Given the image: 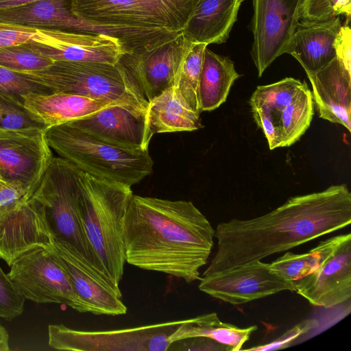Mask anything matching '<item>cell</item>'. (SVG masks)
Returning a JSON list of instances; mask_svg holds the SVG:
<instances>
[{"mask_svg": "<svg viewBox=\"0 0 351 351\" xmlns=\"http://www.w3.org/2000/svg\"><path fill=\"white\" fill-rule=\"evenodd\" d=\"M240 77L229 58L206 47L197 86L200 112L212 111L225 102L232 86Z\"/></svg>", "mask_w": 351, "mask_h": 351, "instance_id": "25", "label": "cell"}, {"mask_svg": "<svg viewBox=\"0 0 351 351\" xmlns=\"http://www.w3.org/2000/svg\"><path fill=\"white\" fill-rule=\"evenodd\" d=\"M176 341L181 346L178 350L229 351L226 346L208 337H191Z\"/></svg>", "mask_w": 351, "mask_h": 351, "instance_id": "41", "label": "cell"}, {"mask_svg": "<svg viewBox=\"0 0 351 351\" xmlns=\"http://www.w3.org/2000/svg\"><path fill=\"white\" fill-rule=\"evenodd\" d=\"M199 289L217 300L240 305L283 291H294V282L285 280L261 261L199 277Z\"/></svg>", "mask_w": 351, "mask_h": 351, "instance_id": "12", "label": "cell"}, {"mask_svg": "<svg viewBox=\"0 0 351 351\" xmlns=\"http://www.w3.org/2000/svg\"><path fill=\"white\" fill-rule=\"evenodd\" d=\"M23 103L47 128L87 117L109 106L117 105L63 93H30L23 96Z\"/></svg>", "mask_w": 351, "mask_h": 351, "instance_id": "23", "label": "cell"}, {"mask_svg": "<svg viewBox=\"0 0 351 351\" xmlns=\"http://www.w3.org/2000/svg\"><path fill=\"white\" fill-rule=\"evenodd\" d=\"M66 123L130 149L148 150L153 136L149 129L146 112L121 105L109 106Z\"/></svg>", "mask_w": 351, "mask_h": 351, "instance_id": "18", "label": "cell"}, {"mask_svg": "<svg viewBox=\"0 0 351 351\" xmlns=\"http://www.w3.org/2000/svg\"><path fill=\"white\" fill-rule=\"evenodd\" d=\"M27 194H33L21 183L5 180L0 176V208L10 204Z\"/></svg>", "mask_w": 351, "mask_h": 351, "instance_id": "39", "label": "cell"}, {"mask_svg": "<svg viewBox=\"0 0 351 351\" xmlns=\"http://www.w3.org/2000/svg\"><path fill=\"white\" fill-rule=\"evenodd\" d=\"M0 21L36 29H49L68 32L119 35L114 27L88 23L77 16L72 0H40L0 10Z\"/></svg>", "mask_w": 351, "mask_h": 351, "instance_id": "19", "label": "cell"}, {"mask_svg": "<svg viewBox=\"0 0 351 351\" xmlns=\"http://www.w3.org/2000/svg\"><path fill=\"white\" fill-rule=\"evenodd\" d=\"M199 1L72 0V10L93 25L182 33Z\"/></svg>", "mask_w": 351, "mask_h": 351, "instance_id": "7", "label": "cell"}, {"mask_svg": "<svg viewBox=\"0 0 351 351\" xmlns=\"http://www.w3.org/2000/svg\"><path fill=\"white\" fill-rule=\"evenodd\" d=\"M80 172L71 162L53 156L32 195L44 206L54 237L71 245L90 265L105 275L87 243L79 219Z\"/></svg>", "mask_w": 351, "mask_h": 351, "instance_id": "6", "label": "cell"}, {"mask_svg": "<svg viewBox=\"0 0 351 351\" xmlns=\"http://www.w3.org/2000/svg\"><path fill=\"white\" fill-rule=\"evenodd\" d=\"M45 134L51 149L97 178L132 186L152 172L148 150L126 149L68 123L47 128Z\"/></svg>", "mask_w": 351, "mask_h": 351, "instance_id": "4", "label": "cell"}, {"mask_svg": "<svg viewBox=\"0 0 351 351\" xmlns=\"http://www.w3.org/2000/svg\"><path fill=\"white\" fill-rule=\"evenodd\" d=\"M37 29L0 21V48L29 43Z\"/></svg>", "mask_w": 351, "mask_h": 351, "instance_id": "38", "label": "cell"}, {"mask_svg": "<svg viewBox=\"0 0 351 351\" xmlns=\"http://www.w3.org/2000/svg\"><path fill=\"white\" fill-rule=\"evenodd\" d=\"M339 16L326 21L300 20L289 45L291 54L306 74L315 73L336 57V38L341 27Z\"/></svg>", "mask_w": 351, "mask_h": 351, "instance_id": "21", "label": "cell"}, {"mask_svg": "<svg viewBox=\"0 0 351 351\" xmlns=\"http://www.w3.org/2000/svg\"><path fill=\"white\" fill-rule=\"evenodd\" d=\"M53 63L27 43L0 48V65L17 73L43 70Z\"/></svg>", "mask_w": 351, "mask_h": 351, "instance_id": "30", "label": "cell"}, {"mask_svg": "<svg viewBox=\"0 0 351 351\" xmlns=\"http://www.w3.org/2000/svg\"><path fill=\"white\" fill-rule=\"evenodd\" d=\"M20 73L51 93L77 95L147 111L148 104L135 93L114 64L53 61L45 69Z\"/></svg>", "mask_w": 351, "mask_h": 351, "instance_id": "5", "label": "cell"}, {"mask_svg": "<svg viewBox=\"0 0 351 351\" xmlns=\"http://www.w3.org/2000/svg\"><path fill=\"white\" fill-rule=\"evenodd\" d=\"M0 91L23 99L30 93H51L45 86L30 81L20 73L0 65Z\"/></svg>", "mask_w": 351, "mask_h": 351, "instance_id": "35", "label": "cell"}, {"mask_svg": "<svg viewBox=\"0 0 351 351\" xmlns=\"http://www.w3.org/2000/svg\"><path fill=\"white\" fill-rule=\"evenodd\" d=\"M53 239L45 207L32 194L0 208V258L8 265L31 249H48Z\"/></svg>", "mask_w": 351, "mask_h": 351, "instance_id": "14", "label": "cell"}, {"mask_svg": "<svg viewBox=\"0 0 351 351\" xmlns=\"http://www.w3.org/2000/svg\"><path fill=\"white\" fill-rule=\"evenodd\" d=\"M38 1L40 0H0V10L27 4Z\"/></svg>", "mask_w": 351, "mask_h": 351, "instance_id": "42", "label": "cell"}, {"mask_svg": "<svg viewBox=\"0 0 351 351\" xmlns=\"http://www.w3.org/2000/svg\"><path fill=\"white\" fill-rule=\"evenodd\" d=\"M27 44L53 61L100 62L116 64L123 52L119 41L105 34L37 29Z\"/></svg>", "mask_w": 351, "mask_h": 351, "instance_id": "17", "label": "cell"}, {"mask_svg": "<svg viewBox=\"0 0 351 351\" xmlns=\"http://www.w3.org/2000/svg\"><path fill=\"white\" fill-rule=\"evenodd\" d=\"M207 45L193 44L185 56L176 87L182 98L195 112L200 114L197 86Z\"/></svg>", "mask_w": 351, "mask_h": 351, "instance_id": "29", "label": "cell"}, {"mask_svg": "<svg viewBox=\"0 0 351 351\" xmlns=\"http://www.w3.org/2000/svg\"><path fill=\"white\" fill-rule=\"evenodd\" d=\"M317 263L294 282V291L311 305L334 308L351 298V234L337 235L314 247Z\"/></svg>", "mask_w": 351, "mask_h": 351, "instance_id": "10", "label": "cell"}, {"mask_svg": "<svg viewBox=\"0 0 351 351\" xmlns=\"http://www.w3.org/2000/svg\"><path fill=\"white\" fill-rule=\"evenodd\" d=\"M193 44L181 33L152 49L122 52L116 65L135 93L148 104L176 86L184 59Z\"/></svg>", "mask_w": 351, "mask_h": 351, "instance_id": "11", "label": "cell"}, {"mask_svg": "<svg viewBox=\"0 0 351 351\" xmlns=\"http://www.w3.org/2000/svg\"><path fill=\"white\" fill-rule=\"evenodd\" d=\"M45 130H0V176L33 193L53 154Z\"/></svg>", "mask_w": 351, "mask_h": 351, "instance_id": "16", "label": "cell"}, {"mask_svg": "<svg viewBox=\"0 0 351 351\" xmlns=\"http://www.w3.org/2000/svg\"><path fill=\"white\" fill-rule=\"evenodd\" d=\"M244 0H200L182 34L191 43L221 44L228 39Z\"/></svg>", "mask_w": 351, "mask_h": 351, "instance_id": "22", "label": "cell"}, {"mask_svg": "<svg viewBox=\"0 0 351 351\" xmlns=\"http://www.w3.org/2000/svg\"><path fill=\"white\" fill-rule=\"evenodd\" d=\"M302 0H253L251 55L261 77L287 49L300 21Z\"/></svg>", "mask_w": 351, "mask_h": 351, "instance_id": "13", "label": "cell"}, {"mask_svg": "<svg viewBox=\"0 0 351 351\" xmlns=\"http://www.w3.org/2000/svg\"><path fill=\"white\" fill-rule=\"evenodd\" d=\"M46 130L24 106L23 99L0 91V130Z\"/></svg>", "mask_w": 351, "mask_h": 351, "instance_id": "31", "label": "cell"}, {"mask_svg": "<svg viewBox=\"0 0 351 351\" xmlns=\"http://www.w3.org/2000/svg\"><path fill=\"white\" fill-rule=\"evenodd\" d=\"M131 186L80 170L78 215L87 243L104 274L119 287L125 263L122 228Z\"/></svg>", "mask_w": 351, "mask_h": 351, "instance_id": "3", "label": "cell"}, {"mask_svg": "<svg viewBox=\"0 0 351 351\" xmlns=\"http://www.w3.org/2000/svg\"><path fill=\"white\" fill-rule=\"evenodd\" d=\"M319 117L351 131V71L336 57L319 71L306 74Z\"/></svg>", "mask_w": 351, "mask_h": 351, "instance_id": "20", "label": "cell"}, {"mask_svg": "<svg viewBox=\"0 0 351 351\" xmlns=\"http://www.w3.org/2000/svg\"><path fill=\"white\" fill-rule=\"evenodd\" d=\"M10 350L9 335L7 330L0 324V351Z\"/></svg>", "mask_w": 351, "mask_h": 351, "instance_id": "43", "label": "cell"}, {"mask_svg": "<svg viewBox=\"0 0 351 351\" xmlns=\"http://www.w3.org/2000/svg\"><path fill=\"white\" fill-rule=\"evenodd\" d=\"M317 259L316 252L313 248L304 254L287 252L269 264L272 269L285 280L295 282L311 272Z\"/></svg>", "mask_w": 351, "mask_h": 351, "instance_id": "32", "label": "cell"}, {"mask_svg": "<svg viewBox=\"0 0 351 351\" xmlns=\"http://www.w3.org/2000/svg\"><path fill=\"white\" fill-rule=\"evenodd\" d=\"M49 250L68 274L80 298L95 315H121L127 307L120 288L95 269L69 243L56 237Z\"/></svg>", "mask_w": 351, "mask_h": 351, "instance_id": "15", "label": "cell"}, {"mask_svg": "<svg viewBox=\"0 0 351 351\" xmlns=\"http://www.w3.org/2000/svg\"><path fill=\"white\" fill-rule=\"evenodd\" d=\"M306 84L298 79L285 77L271 84L258 86L250 99V107L265 110L280 119L282 110L296 97Z\"/></svg>", "mask_w": 351, "mask_h": 351, "instance_id": "28", "label": "cell"}, {"mask_svg": "<svg viewBox=\"0 0 351 351\" xmlns=\"http://www.w3.org/2000/svg\"><path fill=\"white\" fill-rule=\"evenodd\" d=\"M351 223V193L346 184L291 197L268 213L221 222L217 247L203 275L262 261Z\"/></svg>", "mask_w": 351, "mask_h": 351, "instance_id": "1", "label": "cell"}, {"mask_svg": "<svg viewBox=\"0 0 351 351\" xmlns=\"http://www.w3.org/2000/svg\"><path fill=\"white\" fill-rule=\"evenodd\" d=\"M256 329V326L239 328L223 322L216 313H210L183 319L169 339L172 343L187 338L208 337L226 346L229 351H239Z\"/></svg>", "mask_w": 351, "mask_h": 351, "instance_id": "26", "label": "cell"}, {"mask_svg": "<svg viewBox=\"0 0 351 351\" xmlns=\"http://www.w3.org/2000/svg\"><path fill=\"white\" fill-rule=\"evenodd\" d=\"M351 0H302L300 20L326 21L346 14L350 16Z\"/></svg>", "mask_w": 351, "mask_h": 351, "instance_id": "33", "label": "cell"}, {"mask_svg": "<svg viewBox=\"0 0 351 351\" xmlns=\"http://www.w3.org/2000/svg\"><path fill=\"white\" fill-rule=\"evenodd\" d=\"M317 324L315 319H306L294 326L274 341L247 350H273L286 348L302 335L306 334Z\"/></svg>", "mask_w": 351, "mask_h": 351, "instance_id": "37", "label": "cell"}, {"mask_svg": "<svg viewBox=\"0 0 351 351\" xmlns=\"http://www.w3.org/2000/svg\"><path fill=\"white\" fill-rule=\"evenodd\" d=\"M122 234L125 262L190 283L208 262L215 230L190 201L133 194Z\"/></svg>", "mask_w": 351, "mask_h": 351, "instance_id": "2", "label": "cell"}, {"mask_svg": "<svg viewBox=\"0 0 351 351\" xmlns=\"http://www.w3.org/2000/svg\"><path fill=\"white\" fill-rule=\"evenodd\" d=\"M256 125L263 130L269 149L281 147L282 136L279 119L271 112L259 108H251Z\"/></svg>", "mask_w": 351, "mask_h": 351, "instance_id": "36", "label": "cell"}, {"mask_svg": "<svg viewBox=\"0 0 351 351\" xmlns=\"http://www.w3.org/2000/svg\"><path fill=\"white\" fill-rule=\"evenodd\" d=\"M25 300L0 266V317L11 321L21 315Z\"/></svg>", "mask_w": 351, "mask_h": 351, "instance_id": "34", "label": "cell"}, {"mask_svg": "<svg viewBox=\"0 0 351 351\" xmlns=\"http://www.w3.org/2000/svg\"><path fill=\"white\" fill-rule=\"evenodd\" d=\"M350 28L346 23L342 25L336 38L335 47L337 58L351 71Z\"/></svg>", "mask_w": 351, "mask_h": 351, "instance_id": "40", "label": "cell"}, {"mask_svg": "<svg viewBox=\"0 0 351 351\" xmlns=\"http://www.w3.org/2000/svg\"><path fill=\"white\" fill-rule=\"evenodd\" d=\"M146 114L152 136L158 133L190 132L204 128L200 114L187 105L174 86L149 102Z\"/></svg>", "mask_w": 351, "mask_h": 351, "instance_id": "24", "label": "cell"}, {"mask_svg": "<svg viewBox=\"0 0 351 351\" xmlns=\"http://www.w3.org/2000/svg\"><path fill=\"white\" fill-rule=\"evenodd\" d=\"M7 275L25 299L63 304L80 313H89L65 269L46 248L37 247L21 254L10 265Z\"/></svg>", "mask_w": 351, "mask_h": 351, "instance_id": "9", "label": "cell"}, {"mask_svg": "<svg viewBox=\"0 0 351 351\" xmlns=\"http://www.w3.org/2000/svg\"><path fill=\"white\" fill-rule=\"evenodd\" d=\"M183 319L110 330H80L62 324L48 326V343L59 350L166 351Z\"/></svg>", "mask_w": 351, "mask_h": 351, "instance_id": "8", "label": "cell"}, {"mask_svg": "<svg viewBox=\"0 0 351 351\" xmlns=\"http://www.w3.org/2000/svg\"><path fill=\"white\" fill-rule=\"evenodd\" d=\"M314 114V101L307 84L281 112L279 119L282 147L298 141L309 128Z\"/></svg>", "mask_w": 351, "mask_h": 351, "instance_id": "27", "label": "cell"}]
</instances>
